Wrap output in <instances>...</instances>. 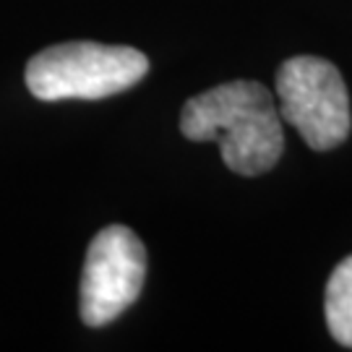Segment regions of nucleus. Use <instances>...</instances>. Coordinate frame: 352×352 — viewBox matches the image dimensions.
Instances as JSON below:
<instances>
[{
	"label": "nucleus",
	"mask_w": 352,
	"mask_h": 352,
	"mask_svg": "<svg viewBox=\"0 0 352 352\" xmlns=\"http://www.w3.org/2000/svg\"><path fill=\"white\" fill-rule=\"evenodd\" d=\"M149 71L146 55L123 45L63 42L26 63V87L45 102L104 100L136 87Z\"/></svg>",
	"instance_id": "f03ea898"
},
{
	"label": "nucleus",
	"mask_w": 352,
	"mask_h": 352,
	"mask_svg": "<svg viewBox=\"0 0 352 352\" xmlns=\"http://www.w3.org/2000/svg\"><path fill=\"white\" fill-rule=\"evenodd\" d=\"M279 115L316 151L350 136V94L337 65L316 55H295L277 71Z\"/></svg>",
	"instance_id": "7ed1b4c3"
},
{
	"label": "nucleus",
	"mask_w": 352,
	"mask_h": 352,
	"mask_svg": "<svg viewBox=\"0 0 352 352\" xmlns=\"http://www.w3.org/2000/svg\"><path fill=\"white\" fill-rule=\"evenodd\" d=\"M146 279V251L133 230L110 225L91 240L81 274V321L104 327L131 308Z\"/></svg>",
	"instance_id": "20e7f679"
},
{
	"label": "nucleus",
	"mask_w": 352,
	"mask_h": 352,
	"mask_svg": "<svg viewBox=\"0 0 352 352\" xmlns=\"http://www.w3.org/2000/svg\"><path fill=\"white\" fill-rule=\"evenodd\" d=\"M324 314L331 337L342 347L352 350V256L342 258L329 277Z\"/></svg>",
	"instance_id": "39448f33"
},
{
	"label": "nucleus",
	"mask_w": 352,
	"mask_h": 352,
	"mask_svg": "<svg viewBox=\"0 0 352 352\" xmlns=\"http://www.w3.org/2000/svg\"><path fill=\"white\" fill-rule=\"evenodd\" d=\"M272 91L258 81H227L186 102L180 131L190 141H217L227 170L256 177L272 170L285 133Z\"/></svg>",
	"instance_id": "f257e3e1"
}]
</instances>
